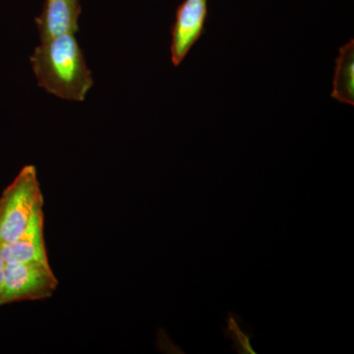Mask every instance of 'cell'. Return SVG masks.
I'll use <instances>...</instances> for the list:
<instances>
[{
    "mask_svg": "<svg viewBox=\"0 0 354 354\" xmlns=\"http://www.w3.org/2000/svg\"><path fill=\"white\" fill-rule=\"evenodd\" d=\"M30 62L39 87L60 99L84 102L94 85L74 32L41 41Z\"/></svg>",
    "mask_w": 354,
    "mask_h": 354,
    "instance_id": "obj_1",
    "label": "cell"
},
{
    "mask_svg": "<svg viewBox=\"0 0 354 354\" xmlns=\"http://www.w3.org/2000/svg\"><path fill=\"white\" fill-rule=\"evenodd\" d=\"M44 213V195L35 165L21 169L0 197V244L15 241Z\"/></svg>",
    "mask_w": 354,
    "mask_h": 354,
    "instance_id": "obj_2",
    "label": "cell"
},
{
    "mask_svg": "<svg viewBox=\"0 0 354 354\" xmlns=\"http://www.w3.org/2000/svg\"><path fill=\"white\" fill-rule=\"evenodd\" d=\"M58 279L50 261L6 264L0 306L19 301H37L53 297Z\"/></svg>",
    "mask_w": 354,
    "mask_h": 354,
    "instance_id": "obj_3",
    "label": "cell"
},
{
    "mask_svg": "<svg viewBox=\"0 0 354 354\" xmlns=\"http://www.w3.org/2000/svg\"><path fill=\"white\" fill-rule=\"evenodd\" d=\"M209 17L208 0H183L177 7L171 27V59L179 66L201 38Z\"/></svg>",
    "mask_w": 354,
    "mask_h": 354,
    "instance_id": "obj_4",
    "label": "cell"
},
{
    "mask_svg": "<svg viewBox=\"0 0 354 354\" xmlns=\"http://www.w3.org/2000/svg\"><path fill=\"white\" fill-rule=\"evenodd\" d=\"M82 13L80 0H44L43 9L36 17L41 41L65 32L79 31V18Z\"/></svg>",
    "mask_w": 354,
    "mask_h": 354,
    "instance_id": "obj_5",
    "label": "cell"
},
{
    "mask_svg": "<svg viewBox=\"0 0 354 354\" xmlns=\"http://www.w3.org/2000/svg\"><path fill=\"white\" fill-rule=\"evenodd\" d=\"M0 255L6 264L48 261L44 234V213L15 241L0 244Z\"/></svg>",
    "mask_w": 354,
    "mask_h": 354,
    "instance_id": "obj_6",
    "label": "cell"
},
{
    "mask_svg": "<svg viewBox=\"0 0 354 354\" xmlns=\"http://www.w3.org/2000/svg\"><path fill=\"white\" fill-rule=\"evenodd\" d=\"M333 99L342 104H354V41L339 48V55L335 59Z\"/></svg>",
    "mask_w": 354,
    "mask_h": 354,
    "instance_id": "obj_7",
    "label": "cell"
},
{
    "mask_svg": "<svg viewBox=\"0 0 354 354\" xmlns=\"http://www.w3.org/2000/svg\"><path fill=\"white\" fill-rule=\"evenodd\" d=\"M225 324H227V327L223 329V337L227 339H232L234 342L232 346V351L239 354L257 353L251 344L254 333L250 325L241 327V317L234 312H228Z\"/></svg>",
    "mask_w": 354,
    "mask_h": 354,
    "instance_id": "obj_8",
    "label": "cell"
},
{
    "mask_svg": "<svg viewBox=\"0 0 354 354\" xmlns=\"http://www.w3.org/2000/svg\"><path fill=\"white\" fill-rule=\"evenodd\" d=\"M4 269H6V262L0 255V295H1L2 288H3Z\"/></svg>",
    "mask_w": 354,
    "mask_h": 354,
    "instance_id": "obj_9",
    "label": "cell"
}]
</instances>
